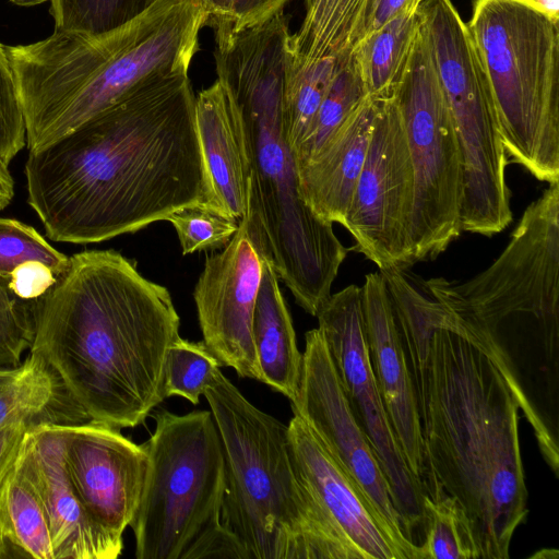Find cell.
<instances>
[{
  "mask_svg": "<svg viewBox=\"0 0 559 559\" xmlns=\"http://www.w3.org/2000/svg\"><path fill=\"white\" fill-rule=\"evenodd\" d=\"M87 419L72 403L59 379L31 354L14 368L0 369V430L13 423L79 424Z\"/></svg>",
  "mask_w": 559,
  "mask_h": 559,
  "instance_id": "cell-23",
  "label": "cell"
},
{
  "mask_svg": "<svg viewBox=\"0 0 559 559\" xmlns=\"http://www.w3.org/2000/svg\"><path fill=\"white\" fill-rule=\"evenodd\" d=\"M378 99L366 97L322 150L297 168L299 193L321 218L343 224L369 146Z\"/></svg>",
  "mask_w": 559,
  "mask_h": 559,
  "instance_id": "cell-21",
  "label": "cell"
},
{
  "mask_svg": "<svg viewBox=\"0 0 559 559\" xmlns=\"http://www.w3.org/2000/svg\"><path fill=\"white\" fill-rule=\"evenodd\" d=\"M221 362L204 342L178 337L169 348L164 379L166 397L181 396L199 404Z\"/></svg>",
  "mask_w": 559,
  "mask_h": 559,
  "instance_id": "cell-31",
  "label": "cell"
},
{
  "mask_svg": "<svg viewBox=\"0 0 559 559\" xmlns=\"http://www.w3.org/2000/svg\"><path fill=\"white\" fill-rule=\"evenodd\" d=\"M414 171L400 109L393 96L378 99L367 155L343 226L353 249L379 270L411 267Z\"/></svg>",
  "mask_w": 559,
  "mask_h": 559,
  "instance_id": "cell-13",
  "label": "cell"
},
{
  "mask_svg": "<svg viewBox=\"0 0 559 559\" xmlns=\"http://www.w3.org/2000/svg\"><path fill=\"white\" fill-rule=\"evenodd\" d=\"M59 276L40 261H27L15 267L7 280L8 288L17 298L34 301L46 295Z\"/></svg>",
  "mask_w": 559,
  "mask_h": 559,
  "instance_id": "cell-37",
  "label": "cell"
},
{
  "mask_svg": "<svg viewBox=\"0 0 559 559\" xmlns=\"http://www.w3.org/2000/svg\"><path fill=\"white\" fill-rule=\"evenodd\" d=\"M203 558L249 559L240 539L219 518L213 520L181 556V559Z\"/></svg>",
  "mask_w": 559,
  "mask_h": 559,
  "instance_id": "cell-36",
  "label": "cell"
},
{
  "mask_svg": "<svg viewBox=\"0 0 559 559\" xmlns=\"http://www.w3.org/2000/svg\"><path fill=\"white\" fill-rule=\"evenodd\" d=\"M316 317L350 411L388 479L404 533L420 545L425 492L407 466L371 369L361 287L353 284L331 294Z\"/></svg>",
  "mask_w": 559,
  "mask_h": 559,
  "instance_id": "cell-12",
  "label": "cell"
},
{
  "mask_svg": "<svg viewBox=\"0 0 559 559\" xmlns=\"http://www.w3.org/2000/svg\"><path fill=\"white\" fill-rule=\"evenodd\" d=\"M270 249L253 210H248L225 249L206 258L193 297L207 348L239 377L261 381L252 320Z\"/></svg>",
  "mask_w": 559,
  "mask_h": 559,
  "instance_id": "cell-14",
  "label": "cell"
},
{
  "mask_svg": "<svg viewBox=\"0 0 559 559\" xmlns=\"http://www.w3.org/2000/svg\"><path fill=\"white\" fill-rule=\"evenodd\" d=\"M195 122L209 186L203 205L240 222L249 204V144L241 116L218 80L195 96Z\"/></svg>",
  "mask_w": 559,
  "mask_h": 559,
  "instance_id": "cell-20",
  "label": "cell"
},
{
  "mask_svg": "<svg viewBox=\"0 0 559 559\" xmlns=\"http://www.w3.org/2000/svg\"><path fill=\"white\" fill-rule=\"evenodd\" d=\"M179 326L168 289L145 278L135 261L86 250L71 255L36 300L29 353L88 420L133 428L166 399L165 366Z\"/></svg>",
  "mask_w": 559,
  "mask_h": 559,
  "instance_id": "cell-3",
  "label": "cell"
},
{
  "mask_svg": "<svg viewBox=\"0 0 559 559\" xmlns=\"http://www.w3.org/2000/svg\"><path fill=\"white\" fill-rule=\"evenodd\" d=\"M421 1V0H420Z\"/></svg>",
  "mask_w": 559,
  "mask_h": 559,
  "instance_id": "cell-45",
  "label": "cell"
},
{
  "mask_svg": "<svg viewBox=\"0 0 559 559\" xmlns=\"http://www.w3.org/2000/svg\"><path fill=\"white\" fill-rule=\"evenodd\" d=\"M361 306L369 360L386 414L412 474H425L416 394L381 273L365 276Z\"/></svg>",
  "mask_w": 559,
  "mask_h": 559,
  "instance_id": "cell-19",
  "label": "cell"
},
{
  "mask_svg": "<svg viewBox=\"0 0 559 559\" xmlns=\"http://www.w3.org/2000/svg\"><path fill=\"white\" fill-rule=\"evenodd\" d=\"M63 456L71 481L91 518L122 536L143 492L147 454L120 429L88 420L61 424Z\"/></svg>",
  "mask_w": 559,
  "mask_h": 559,
  "instance_id": "cell-16",
  "label": "cell"
},
{
  "mask_svg": "<svg viewBox=\"0 0 559 559\" xmlns=\"http://www.w3.org/2000/svg\"><path fill=\"white\" fill-rule=\"evenodd\" d=\"M27 202L47 237L96 243L205 204L189 72L156 75L52 143L28 151Z\"/></svg>",
  "mask_w": 559,
  "mask_h": 559,
  "instance_id": "cell-2",
  "label": "cell"
},
{
  "mask_svg": "<svg viewBox=\"0 0 559 559\" xmlns=\"http://www.w3.org/2000/svg\"><path fill=\"white\" fill-rule=\"evenodd\" d=\"M155 430L142 443L145 484L130 524L136 559H181L195 537L219 518L225 455L211 411L154 412Z\"/></svg>",
  "mask_w": 559,
  "mask_h": 559,
  "instance_id": "cell-10",
  "label": "cell"
},
{
  "mask_svg": "<svg viewBox=\"0 0 559 559\" xmlns=\"http://www.w3.org/2000/svg\"><path fill=\"white\" fill-rule=\"evenodd\" d=\"M170 222L183 254L225 247L239 227V222L203 205L194 204L171 213Z\"/></svg>",
  "mask_w": 559,
  "mask_h": 559,
  "instance_id": "cell-33",
  "label": "cell"
},
{
  "mask_svg": "<svg viewBox=\"0 0 559 559\" xmlns=\"http://www.w3.org/2000/svg\"><path fill=\"white\" fill-rule=\"evenodd\" d=\"M206 22L200 0H156L105 33L53 31L7 46L28 151L62 138L156 75L189 72Z\"/></svg>",
  "mask_w": 559,
  "mask_h": 559,
  "instance_id": "cell-6",
  "label": "cell"
},
{
  "mask_svg": "<svg viewBox=\"0 0 559 559\" xmlns=\"http://www.w3.org/2000/svg\"><path fill=\"white\" fill-rule=\"evenodd\" d=\"M558 556H559V552L557 549H543V550H539L537 554L533 555L532 558H534V557L558 558Z\"/></svg>",
  "mask_w": 559,
  "mask_h": 559,
  "instance_id": "cell-43",
  "label": "cell"
},
{
  "mask_svg": "<svg viewBox=\"0 0 559 559\" xmlns=\"http://www.w3.org/2000/svg\"><path fill=\"white\" fill-rule=\"evenodd\" d=\"M156 0H49L55 31L100 34L133 20Z\"/></svg>",
  "mask_w": 559,
  "mask_h": 559,
  "instance_id": "cell-30",
  "label": "cell"
},
{
  "mask_svg": "<svg viewBox=\"0 0 559 559\" xmlns=\"http://www.w3.org/2000/svg\"><path fill=\"white\" fill-rule=\"evenodd\" d=\"M11 557V551L9 544L7 542L4 530L2 525L1 511H0V559H9Z\"/></svg>",
  "mask_w": 559,
  "mask_h": 559,
  "instance_id": "cell-42",
  "label": "cell"
},
{
  "mask_svg": "<svg viewBox=\"0 0 559 559\" xmlns=\"http://www.w3.org/2000/svg\"><path fill=\"white\" fill-rule=\"evenodd\" d=\"M416 13L461 150L462 229L497 234L512 221L509 158L481 59L452 0H421Z\"/></svg>",
  "mask_w": 559,
  "mask_h": 559,
  "instance_id": "cell-9",
  "label": "cell"
},
{
  "mask_svg": "<svg viewBox=\"0 0 559 559\" xmlns=\"http://www.w3.org/2000/svg\"><path fill=\"white\" fill-rule=\"evenodd\" d=\"M40 261L60 277L69 265V257L56 250L35 228L17 219L0 217V277L27 261Z\"/></svg>",
  "mask_w": 559,
  "mask_h": 559,
  "instance_id": "cell-32",
  "label": "cell"
},
{
  "mask_svg": "<svg viewBox=\"0 0 559 559\" xmlns=\"http://www.w3.org/2000/svg\"><path fill=\"white\" fill-rule=\"evenodd\" d=\"M548 185L487 269L461 283L426 281L500 372L544 454L559 444V182Z\"/></svg>",
  "mask_w": 559,
  "mask_h": 559,
  "instance_id": "cell-4",
  "label": "cell"
},
{
  "mask_svg": "<svg viewBox=\"0 0 559 559\" xmlns=\"http://www.w3.org/2000/svg\"><path fill=\"white\" fill-rule=\"evenodd\" d=\"M252 336L261 382L294 401L302 376V354L270 254L263 260Z\"/></svg>",
  "mask_w": 559,
  "mask_h": 559,
  "instance_id": "cell-22",
  "label": "cell"
},
{
  "mask_svg": "<svg viewBox=\"0 0 559 559\" xmlns=\"http://www.w3.org/2000/svg\"><path fill=\"white\" fill-rule=\"evenodd\" d=\"M36 300L17 298L0 277V369L14 368L29 349L35 333Z\"/></svg>",
  "mask_w": 559,
  "mask_h": 559,
  "instance_id": "cell-34",
  "label": "cell"
},
{
  "mask_svg": "<svg viewBox=\"0 0 559 559\" xmlns=\"http://www.w3.org/2000/svg\"><path fill=\"white\" fill-rule=\"evenodd\" d=\"M305 341L300 386L290 402L293 414L306 421L394 535L421 557L420 546L404 533L388 479L350 411L320 330L308 331Z\"/></svg>",
  "mask_w": 559,
  "mask_h": 559,
  "instance_id": "cell-15",
  "label": "cell"
},
{
  "mask_svg": "<svg viewBox=\"0 0 559 559\" xmlns=\"http://www.w3.org/2000/svg\"><path fill=\"white\" fill-rule=\"evenodd\" d=\"M380 273L417 400L424 492L440 488L457 502L477 559H509L528 515L518 402L424 278L411 267Z\"/></svg>",
  "mask_w": 559,
  "mask_h": 559,
  "instance_id": "cell-1",
  "label": "cell"
},
{
  "mask_svg": "<svg viewBox=\"0 0 559 559\" xmlns=\"http://www.w3.org/2000/svg\"><path fill=\"white\" fill-rule=\"evenodd\" d=\"M12 3L20 7H34L40 3L47 2L49 0H10Z\"/></svg>",
  "mask_w": 559,
  "mask_h": 559,
  "instance_id": "cell-44",
  "label": "cell"
},
{
  "mask_svg": "<svg viewBox=\"0 0 559 559\" xmlns=\"http://www.w3.org/2000/svg\"><path fill=\"white\" fill-rule=\"evenodd\" d=\"M366 97L368 96L350 51L342 55L335 75L309 130L293 151L297 168L306 165L322 150Z\"/></svg>",
  "mask_w": 559,
  "mask_h": 559,
  "instance_id": "cell-28",
  "label": "cell"
},
{
  "mask_svg": "<svg viewBox=\"0 0 559 559\" xmlns=\"http://www.w3.org/2000/svg\"><path fill=\"white\" fill-rule=\"evenodd\" d=\"M31 427L33 426L20 421L8 425L0 430V486L14 465Z\"/></svg>",
  "mask_w": 559,
  "mask_h": 559,
  "instance_id": "cell-40",
  "label": "cell"
},
{
  "mask_svg": "<svg viewBox=\"0 0 559 559\" xmlns=\"http://www.w3.org/2000/svg\"><path fill=\"white\" fill-rule=\"evenodd\" d=\"M414 171V263L437 258L462 233L463 163L453 120L418 26L393 91Z\"/></svg>",
  "mask_w": 559,
  "mask_h": 559,
  "instance_id": "cell-11",
  "label": "cell"
},
{
  "mask_svg": "<svg viewBox=\"0 0 559 559\" xmlns=\"http://www.w3.org/2000/svg\"><path fill=\"white\" fill-rule=\"evenodd\" d=\"M420 0H368L362 36L381 27L395 15L416 11Z\"/></svg>",
  "mask_w": 559,
  "mask_h": 559,
  "instance_id": "cell-39",
  "label": "cell"
},
{
  "mask_svg": "<svg viewBox=\"0 0 559 559\" xmlns=\"http://www.w3.org/2000/svg\"><path fill=\"white\" fill-rule=\"evenodd\" d=\"M60 425L31 427L21 450L47 513L55 559H116L122 536L97 524L82 503L66 466Z\"/></svg>",
  "mask_w": 559,
  "mask_h": 559,
  "instance_id": "cell-18",
  "label": "cell"
},
{
  "mask_svg": "<svg viewBox=\"0 0 559 559\" xmlns=\"http://www.w3.org/2000/svg\"><path fill=\"white\" fill-rule=\"evenodd\" d=\"M26 145V126L7 46L0 43V164Z\"/></svg>",
  "mask_w": 559,
  "mask_h": 559,
  "instance_id": "cell-35",
  "label": "cell"
},
{
  "mask_svg": "<svg viewBox=\"0 0 559 559\" xmlns=\"http://www.w3.org/2000/svg\"><path fill=\"white\" fill-rule=\"evenodd\" d=\"M468 31L508 158L559 182V21L532 0H474Z\"/></svg>",
  "mask_w": 559,
  "mask_h": 559,
  "instance_id": "cell-8",
  "label": "cell"
},
{
  "mask_svg": "<svg viewBox=\"0 0 559 559\" xmlns=\"http://www.w3.org/2000/svg\"><path fill=\"white\" fill-rule=\"evenodd\" d=\"M287 432L301 480L359 559H421L394 535L300 416L293 414Z\"/></svg>",
  "mask_w": 559,
  "mask_h": 559,
  "instance_id": "cell-17",
  "label": "cell"
},
{
  "mask_svg": "<svg viewBox=\"0 0 559 559\" xmlns=\"http://www.w3.org/2000/svg\"><path fill=\"white\" fill-rule=\"evenodd\" d=\"M21 450L0 486L1 519L11 557L55 559L47 513Z\"/></svg>",
  "mask_w": 559,
  "mask_h": 559,
  "instance_id": "cell-24",
  "label": "cell"
},
{
  "mask_svg": "<svg viewBox=\"0 0 559 559\" xmlns=\"http://www.w3.org/2000/svg\"><path fill=\"white\" fill-rule=\"evenodd\" d=\"M368 0H305V16L290 34L294 58L314 61L352 50L362 37Z\"/></svg>",
  "mask_w": 559,
  "mask_h": 559,
  "instance_id": "cell-25",
  "label": "cell"
},
{
  "mask_svg": "<svg viewBox=\"0 0 559 559\" xmlns=\"http://www.w3.org/2000/svg\"><path fill=\"white\" fill-rule=\"evenodd\" d=\"M289 15L284 10L250 27L214 23L217 80L236 105L247 134L249 206L265 236L277 277L296 302L316 317L330 297L346 248L331 222L301 199L286 141L283 98L290 59Z\"/></svg>",
  "mask_w": 559,
  "mask_h": 559,
  "instance_id": "cell-5",
  "label": "cell"
},
{
  "mask_svg": "<svg viewBox=\"0 0 559 559\" xmlns=\"http://www.w3.org/2000/svg\"><path fill=\"white\" fill-rule=\"evenodd\" d=\"M205 396L225 455L221 522L249 559H359L301 480L287 425L249 402L218 369Z\"/></svg>",
  "mask_w": 559,
  "mask_h": 559,
  "instance_id": "cell-7",
  "label": "cell"
},
{
  "mask_svg": "<svg viewBox=\"0 0 559 559\" xmlns=\"http://www.w3.org/2000/svg\"><path fill=\"white\" fill-rule=\"evenodd\" d=\"M14 195V183L9 167L0 164V211L5 209Z\"/></svg>",
  "mask_w": 559,
  "mask_h": 559,
  "instance_id": "cell-41",
  "label": "cell"
},
{
  "mask_svg": "<svg viewBox=\"0 0 559 559\" xmlns=\"http://www.w3.org/2000/svg\"><path fill=\"white\" fill-rule=\"evenodd\" d=\"M341 56L305 61L294 58L290 50L283 98V122L292 152L309 130L338 68Z\"/></svg>",
  "mask_w": 559,
  "mask_h": 559,
  "instance_id": "cell-27",
  "label": "cell"
},
{
  "mask_svg": "<svg viewBox=\"0 0 559 559\" xmlns=\"http://www.w3.org/2000/svg\"><path fill=\"white\" fill-rule=\"evenodd\" d=\"M419 20L416 11L395 15L362 36L350 53L368 97H391L405 69Z\"/></svg>",
  "mask_w": 559,
  "mask_h": 559,
  "instance_id": "cell-26",
  "label": "cell"
},
{
  "mask_svg": "<svg viewBox=\"0 0 559 559\" xmlns=\"http://www.w3.org/2000/svg\"><path fill=\"white\" fill-rule=\"evenodd\" d=\"M423 559H477L467 518L457 502L437 488L425 492Z\"/></svg>",
  "mask_w": 559,
  "mask_h": 559,
  "instance_id": "cell-29",
  "label": "cell"
},
{
  "mask_svg": "<svg viewBox=\"0 0 559 559\" xmlns=\"http://www.w3.org/2000/svg\"><path fill=\"white\" fill-rule=\"evenodd\" d=\"M207 13L206 25L214 22L229 24L235 29L250 27L258 22L261 0H200Z\"/></svg>",
  "mask_w": 559,
  "mask_h": 559,
  "instance_id": "cell-38",
  "label": "cell"
}]
</instances>
